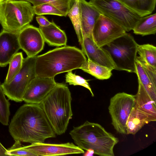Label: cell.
Segmentation results:
<instances>
[{"mask_svg": "<svg viewBox=\"0 0 156 156\" xmlns=\"http://www.w3.org/2000/svg\"><path fill=\"white\" fill-rule=\"evenodd\" d=\"M9 130L14 140L34 144L44 142L56 134L39 104H25L18 109Z\"/></svg>", "mask_w": 156, "mask_h": 156, "instance_id": "obj_1", "label": "cell"}, {"mask_svg": "<svg viewBox=\"0 0 156 156\" xmlns=\"http://www.w3.org/2000/svg\"><path fill=\"white\" fill-rule=\"evenodd\" d=\"M87 60L82 50L75 47L56 48L36 56V76L54 78L59 74L80 69Z\"/></svg>", "mask_w": 156, "mask_h": 156, "instance_id": "obj_2", "label": "cell"}, {"mask_svg": "<svg viewBox=\"0 0 156 156\" xmlns=\"http://www.w3.org/2000/svg\"><path fill=\"white\" fill-rule=\"evenodd\" d=\"M72 100L71 93L67 85L57 83L39 104L57 135L65 133L72 118Z\"/></svg>", "mask_w": 156, "mask_h": 156, "instance_id": "obj_3", "label": "cell"}, {"mask_svg": "<svg viewBox=\"0 0 156 156\" xmlns=\"http://www.w3.org/2000/svg\"><path fill=\"white\" fill-rule=\"evenodd\" d=\"M74 143L80 148L94 150L101 156H114L113 149L119 139L100 124L87 121L69 132Z\"/></svg>", "mask_w": 156, "mask_h": 156, "instance_id": "obj_4", "label": "cell"}, {"mask_svg": "<svg viewBox=\"0 0 156 156\" xmlns=\"http://www.w3.org/2000/svg\"><path fill=\"white\" fill-rule=\"evenodd\" d=\"M35 14L33 6L27 1L3 0L0 2V23L3 30L19 33L30 25Z\"/></svg>", "mask_w": 156, "mask_h": 156, "instance_id": "obj_5", "label": "cell"}, {"mask_svg": "<svg viewBox=\"0 0 156 156\" xmlns=\"http://www.w3.org/2000/svg\"><path fill=\"white\" fill-rule=\"evenodd\" d=\"M138 45L133 36L126 33L102 47L109 53L116 70L135 73Z\"/></svg>", "mask_w": 156, "mask_h": 156, "instance_id": "obj_6", "label": "cell"}, {"mask_svg": "<svg viewBox=\"0 0 156 156\" xmlns=\"http://www.w3.org/2000/svg\"><path fill=\"white\" fill-rule=\"evenodd\" d=\"M101 14L112 20L126 31L133 30L141 17L118 0H90Z\"/></svg>", "mask_w": 156, "mask_h": 156, "instance_id": "obj_7", "label": "cell"}, {"mask_svg": "<svg viewBox=\"0 0 156 156\" xmlns=\"http://www.w3.org/2000/svg\"><path fill=\"white\" fill-rule=\"evenodd\" d=\"M36 55L24 58L22 68L9 82H4L1 86L9 100L16 102L23 101L25 92L30 82L37 76L35 70Z\"/></svg>", "mask_w": 156, "mask_h": 156, "instance_id": "obj_8", "label": "cell"}, {"mask_svg": "<svg viewBox=\"0 0 156 156\" xmlns=\"http://www.w3.org/2000/svg\"><path fill=\"white\" fill-rule=\"evenodd\" d=\"M135 95L124 92L111 98L108 109L112 124L118 133L126 134V123L132 108L135 106Z\"/></svg>", "mask_w": 156, "mask_h": 156, "instance_id": "obj_9", "label": "cell"}, {"mask_svg": "<svg viewBox=\"0 0 156 156\" xmlns=\"http://www.w3.org/2000/svg\"><path fill=\"white\" fill-rule=\"evenodd\" d=\"M126 33L118 23L101 14L94 26L92 36L96 44L102 47Z\"/></svg>", "mask_w": 156, "mask_h": 156, "instance_id": "obj_10", "label": "cell"}, {"mask_svg": "<svg viewBox=\"0 0 156 156\" xmlns=\"http://www.w3.org/2000/svg\"><path fill=\"white\" fill-rule=\"evenodd\" d=\"M20 47L27 57L36 56L43 49L45 41L39 28L29 25L18 33Z\"/></svg>", "mask_w": 156, "mask_h": 156, "instance_id": "obj_11", "label": "cell"}, {"mask_svg": "<svg viewBox=\"0 0 156 156\" xmlns=\"http://www.w3.org/2000/svg\"><path fill=\"white\" fill-rule=\"evenodd\" d=\"M23 147L36 156L64 155L84 153L83 150L69 142L61 144L37 143Z\"/></svg>", "mask_w": 156, "mask_h": 156, "instance_id": "obj_12", "label": "cell"}, {"mask_svg": "<svg viewBox=\"0 0 156 156\" xmlns=\"http://www.w3.org/2000/svg\"><path fill=\"white\" fill-rule=\"evenodd\" d=\"M57 83L54 78L36 76L27 88L23 101L26 103L40 104Z\"/></svg>", "mask_w": 156, "mask_h": 156, "instance_id": "obj_13", "label": "cell"}, {"mask_svg": "<svg viewBox=\"0 0 156 156\" xmlns=\"http://www.w3.org/2000/svg\"><path fill=\"white\" fill-rule=\"evenodd\" d=\"M80 44L81 50L88 59L116 70V66L108 51L103 47H98L92 37H84Z\"/></svg>", "mask_w": 156, "mask_h": 156, "instance_id": "obj_14", "label": "cell"}, {"mask_svg": "<svg viewBox=\"0 0 156 156\" xmlns=\"http://www.w3.org/2000/svg\"><path fill=\"white\" fill-rule=\"evenodd\" d=\"M19 33L3 30L0 33V67L6 66L20 49L18 38Z\"/></svg>", "mask_w": 156, "mask_h": 156, "instance_id": "obj_15", "label": "cell"}, {"mask_svg": "<svg viewBox=\"0 0 156 156\" xmlns=\"http://www.w3.org/2000/svg\"><path fill=\"white\" fill-rule=\"evenodd\" d=\"M79 2L83 37H92L93 27L101 14L95 7L85 0H79Z\"/></svg>", "mask_w": 156, "mask_h": 156, "instance_id": "obj_16", "label": "cell"}, {"mask_svg": "<svg viewBox=\"0 0 156 156\" xmlns=\"http://www.w3.org/2000/svg\"><path fill=\"white\" fill-rule=\"evenodd\" d=\"M75 0H55L34 7L35 14L66 17Z\"/></svg>", "mask_w": 156, "mask_h": 156, "instance_id": "obj_17", "label": "cell"}, {"mask_svg": "<svg viewBox=\"0 0 156 156\" xmlns=\"http://www.w3.org/2000/svg\"><path fill=\"white\" fill-rule=\"evenodd\" d=\"M39 28L45 42L49 45L57 47L66 45L67 37L65 32L53 20L48 26H39Z\"/></svg>", "mask_w": 156, "mask_h": 156, "instance_id": "obj_18", "label": "cell"}, {"mask_svg": "<svg viewBox=\"0 0 156 156\" xmlns=\"http://www.w3.org/2000/svg\"><path fill=\"white\" fill-rule=\"evenodd\" d=\"M155 121L149 115L134 107L126 123V134L135 135L144 125Z\"/></svg>", "mask_w": 156, "mask_h": 156, "instance_id": "obj_19", "label": "cell"}, {"mask_svg": "<svg viewBox=\"0 0 156 156\" xmlns=\"http://www.w3.org/2000/svg\"><path fill=\"white\" fill-rule=\"evenodd\" d=\"M137 93L135 95V107L149 115L156 120V102L153 101L138 80Z\"/></svg>", "mask_w": 156, "mask_h": 156, "instance_id": "obj_20", "label": "cell"}, {"mask_svg": "<svg viewBox=\"0 0 156 156\" xmlns=\"http://www.w3.org/2000/svg\"><path fill=\"white\" fill-rule=\"evenodd\" d=\"M141 17L151 14L155 9L156 0H118Z\"/></svg>", "mask_w": 156, "mask_h": 156, "instance_id": "obj_21", "label": "cell"}, {"mask_svg": "<svg viewBox=\"0 0 156 156\" xmlns=\"http://www.w3.org/2000/svg\"><path fill=\"white\" fill-rule=\"evenodd\" d=\"M80 69L100 80H107L112 75L113 69L87 59Z\"/></svg>", "mask_w": 156, "mask_h": 156, "instance_id": "obj_22", "label": "cell"}, {"mask_svg": "<svg viewBox=\"0 0 156 156\" xmlns=\"http://www.w3.org/2000/svg\"><path fill=\"white\" fill-rule=\"evenodd\" d=\"M136 34L144 36L156 33V14L141 17L133 29Z\"/></svg>", "mask_w": 156, "mask_h": 156, "instance_id": "obj_23", "label": "cell"}, {"mask_svg": "<svg viewBox=\"0 0 156 156\" xmlns=\"http://www.w3.org/2000/svg\"><path fill=\"white\" fill-rule=\"evenodd\" d=\"M135 73L151 98L156 102V85L151 81L141 65L136 61Z\"/></svg>", "mask_w": 156, "mask_h": 156, "instance_id": "obj_24", "label": "cell"}, {"mask_svg": "<svg viewBox=\"0 0 156 156\" xmlns=\"http://www.w3.org/2000/svg\"><path fill=\"white\" fill-rule=\"evenodd\" d=\"M67 15L73 24L80 44L83 39L81 25L79 0H75Z\"/></svg>", "mask_w": 156, "mask_h": 156, "instance_id": "obj_25", "label": "cell"}, {"mask_svg": "<svg viewBox=\"0 0 156 156\" xmlns=\"http://www.w3.org/2000/svg\"><path fill=\"white\" fill-rule=\"evenodd\" d=\"M138 57L142 60L156 67V47L149 44H138L137 48Z\"/></svg>", "mask_w": 156, "mask_h": 156, "instance_id": "obj_26", "label": "cell"}, {"mask_svg": "<svg viewBox=\"0 0 156 156\" xmlns=\"http://www.w3.org/2000/svg\"><path fill=\"white\" fill-rule=\"evenodd\" d=\"M24 58L22 52L16 54L9 62L8 71L4 82H9L21 69Z\"/></svg>", "mask_w": 156, "mask_h": 156, "instance_id": "obj_27", "label": "cell"}, {"mask_svg": "<svg viewBox=\"0 0 156 156\" xmlns=\"http://www.w3.org/2000/svg\"><path fill=\"white\" fill-rule=\"evenodd\" d=\"M0 83V122L5 126L8 125L10 115V103Z\"/></svg>", "mask_w": 156, "mask_h": 156, "instance_id": "obj_28", "label": "cell"}, {"mask_svg": "<svg viewBox=\"0 0 156 156\" xmlns=\"http://www.w3.org/2000/svg\"><path fill=\"white\" fill-rule=\"evenodd\" d=\"M65 80L66 83H68L70 85H80L87 88L90 91L92 96H94V94L88 82L90 80H86L73 73L72 71H71L67 72L66 75Z\"/></svg>", "mask_w": 156, "mask_h": 156, "instance_id": "obj_29", "label": "cell"}, {"mask_svg": "<svg viewBox=\"0 0 156 156\" xmlns=\"http://www.w3.org/2000/svg\"><path fill=\"white\" fill-rule=\"evenodd\" d=\"M7 156H36L34 154L26 149L22 146L21 141L15 140L14 144L7 149Z\"/></svg>", "mask_w": 156, "mask_h": 156, "instance_id": "obj_30", "label": "cell"}, {"mask_svg": "<svg viewBox=\"0 0 156 156\" xmlns=\"http://www.w3.org/2000/svg\"><path fill=\"white\" fill-rule=\"evenodd\" d=\"M136 61L142 66L152 82L156 85V67L148 64L137 56Z\"/></svg>", "mask_w": 156, "mask_h": 156, "instance_id": "obj_31", "label": "cell"}, {"mask_svg": "<svg viewBox=\"0 0 156 156\" xmlns=\"http://www.w3.org/2000/svg\"><path fill=\"white\" fill-rule=\"evenodd\" d=\"M36 20L40 26L46 27L51 23V22L42 15H37L36 17Z\"/></svg>", "mask_w": 156, "mask_h": 156, "instance_id": "obj_32", "label": "cell"}, {"mask_svg": "<svg viewBox=\"0 0 156 156\" xmlns=\"http://www.w3.org/2000/svg\"><path fill=\"white\" fill-rule=\"evenodd\" d=\"M31 3L34 7L47 3L55 0H24Z\"/></svg>", "mask_w": 156, "mask_h": 156, "instance_id": "obj_33", "label": "cell"}, {"mask_svg": "<svg viewBox=\"0 0 156 156\" xmlns=\"http://www.w3.org/2000/svg\"><path fill=\"white\" fill-rule=\"evenodd\" d=\"M7 149H6L0 142V156H7L6 154Z\"/></svg>", "mask_w": 156, "mask_h": 156, "instance_id": "obj_34", "label": "cell"}, {"mask_svg": "<svg viewBox=\"0 0 156 156\" xmlns=\"http://www.w3.org/2000/svg\"><path fill=\"white\" fill-rule=\"evenodd\" d=\"M84 156H92L94 154V152L93 150L91 149H89L87 150V151L84 153Z\"/></svg>", "mask_w": 156, "mask_h": 156, "instance_id": "obj_35", "label": "cell"}, {"mask_svg": "<svg viewBox=\"0 0 156 156\" xmlns=\"http://www.w3.org/2000/svg\"><path fill=\"white\" fill-rule=\"evenodd\" d=\"M3 0H0V2L2 1Z\"/></svg>", "mask_w": 156, "mask_h": 156, "instance_id": "obj_36", "label": "cell"}]
</instances>
